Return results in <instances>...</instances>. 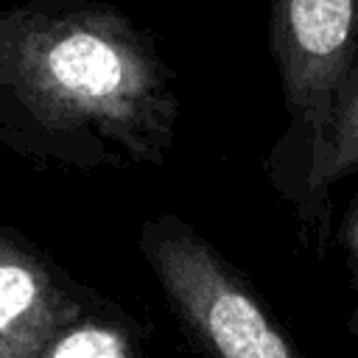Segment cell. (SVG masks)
Returning a JSON list of instances; mask_svg holds the SVG:
<instances>
[{
	"label": "cell",
	"instance_id": "cell-2",
	"mask_svg": "<svg viewBox=\"0 0 358 358\" xmlns=\"http://www.w3.org/2000/svg\"><path fill=\"white\" fill-rule=\"evenodd\" d=\"M268 50L288 123L266 157V176L294 207L305 246L319 252L330 235L319 157L336 92L358 62V0H271Z\"/></svg>",
	"mask_w": 358,
	"mask_h": 358
},
{
	"label": "cell",
	"instance_id": "cell-8",
	"mask_svg": "<svg viewBox=\"0 0 358 358\" xmlns=\"http://www.w3.org/2000/svg\"><path fill=\"white\" fill-rule=\"evenodd\" d=\"M347 333L352 336V341H355V347H358V308L350 313V319H347Z\"/></svg>",
	"mask_w": 358,
	"mask_h": 358
},
{
	"label": "cell",
	"instance_id": "cell-6",
	"mask_svg": "<svg viewBox=\"0 0 358 358\" xmlns=\"http://www.w3.org/2000/svg\"><path fill=\"white\" fill-rule=\"evenodd\" d=\"M352 173H358V62L344 76L324 129L316 179L322 199L330 201V187Z\"/></svg>",
	"mask_w": 358,
	"mask_h": 358
},
{
	"label": "cell",
	"instance_id": "cell-7",
	"mask_svg": "<svg viewBox=\"0 0 358 358\" xmlns=\"http://www.w3.org/2000/svg\"><path fill=\"white\" fill-rule=\"evenodd\" d=\"M336 241H338L341 255H344V266H347V274H350V288L358 294V193L352 196V201H350V207H347V213L338 224Z\"/></svg>",
	"mask_w": 358,
	"mask_h": 358
},
{
	"label": "cell",
	"instance_id": "cell-3",
	"mask_svg": "<svg viewBox=\"0 0 358 358\" xmlns=\"http://www.w3.org/2000/svg\"><path fill=\"white\" fill-rule=\"evenodd\" d=\"M137 246L196 352L204 358H302L249 277L182 215L145 218Z\"/></svg>",
	"mask_w": 358,
	"mask_h": 358
},
{
	"label": "cell",
	"instance_id": "cell-5",
	"mask_svg": "<svg viewBox=\"0 0 358 358\" xmlns=\"http://www.w3.org/2000/svg\"><path fill=\"white\" fill-rule=\"evenodd\" d=\"M42 358H148L140 324L112 299L92 294L90 305L42 352Z\"/></svg>",
	"mask_w": 358,
	"mask_h": 358
},
{
	"label": "cell",
	"instance_id": "cell-4",
	"mask_svg": "<svg viewBox=\"0 0 358 358\" xmlns=\"http://www.w3.org/2000/svg\"><path fill=\"white\" fill-rule=\"evenodd\" d=\"M92 294L20 229L0 224V358H42Z\"/></svg>",
	"mask_w": 358,
	"mask_h": 358
},
{
	"label": "cell",
	"instance_id": "cell-1",
	"mask_svg": "<svg viewBox=\"0 0 358 358\" xmlns=\"http://www.w3.org/2000/svg\"><path fill=\"white\" fill-rule=\"evenodd\" d=\"M173 78L151 31L112 3L0 8V145L31 165L162 168L179 120Z\"/></svg>",
	"mask_w": 358,
	"mask_h": 358
}]
</instances>
